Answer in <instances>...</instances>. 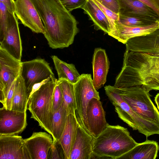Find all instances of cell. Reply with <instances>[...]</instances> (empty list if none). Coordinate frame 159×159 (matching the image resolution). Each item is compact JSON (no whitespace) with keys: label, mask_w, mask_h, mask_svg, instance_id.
<instances>
[{"label":"cell","mask_w":159,"mask_h":159,"mask_svg":"<svg viewBox=\"0 0 159 159\" xmlns=\"http://www.w3.org/2000/svg\"><path fill=\"white\" fill-rule=\"evenodd\" d=\"M105 93L114 106L119 117L133 130H137L147 137L159 134V127L138 116L122 98L118 89L110 85L104 87Z\"/></svg>","instance_id":"obj_5"},{"label":"cell","mask_w":159,"mask_h":159,"mask_svg":"<svg viewBox=\"0 0 159 159\" xmlns=\"http://www.w3.org/2000/svg\"><path fill=\"white\" fill-rule=\"evenodd\" d=\"M102 4L119 14L120 7L118 0H97Z\"/></svg>","instance_id":"obj_34"},{"label":"cell","mask_w":159,"mask_h":159,"mask_svg":"<svg viewBox=\"0 0 159 159\" xmlns=\"http://www.w3.org/2000/svg\"><path fill=\"white\" fill-rule=\"evenodd\" d=\"M28 98L26 88L20 75L16 80L11 110L21 112L26 111Z\"/></svg>","instance_id":"obj_25"},{"label":"cell","mask_w":159,"mask_h":159,"mask_svg":"<svg viewBox=\"0 0 159 159\" xmlns=\"http://www.w3.org/2000/svg\"><path fill=\"white\" fill-rule=\"evenodd\" d=\"M6 6L8 11L11 13H15V1L14 0H0Z\"/></svg>","instance_id":"obj_37"},{"label":"cell","mask_w":159,"mask_h":159,"mask_svg":"<svg viewBox=\"0 0 159 159\" xmlns=\"http://www.w3.org/2000/svg\"><path fill=\"white\" fill-rule=\"evenodd\" d=\"M48 159H67L62 147L58 140H54L48 152Z\"/></svg>","instance_id":"obj_31"},{"label":"cell","mask_w":159,"mask_h":159,"mask_svg":"<svg viewBox=\"0 0 159 159\" xmlns=\"http://www.w3.org/2000/svg\"><path fill=\"white\" fill-rule=\"evenodd\" d=\"M138 143L130 135L127 129L119 125L109 124L93 143V157L118 159Z\"/></svg>","instance_id":"obj_3"},{"label":"cell","mask_w":159,"mask_h":159,"mask_svg":"<svg viewBox=\"0 0 159 159\" xmlns=\"http://www.w3.org/2000/svg\"></svg>","instance_id":"obj_40"},{"label":"cell","mask_w":159,"mask_h":159,"mask_svg":"<svg viewBox=\"0 0 159 159\" xmlns=\"http://www.w3.org/2000/svg\"><path fill=\"white\" fill-rule=\"evenodd\" d=\"M93 139L79 122L69 159L93 158Z\"/></svg>","instance_id":"obj_16"},{"label":"cell","mask_w":159,"mask_h":159,"mask_svg":"<svg viewBox=\"0 0 159 159\" xmlns=\"http://www.w3.org/2000/svg\"><path fill=\"white\" fill-rule=\"evenodd\" d=\"M21 67V61L0 48V102L3 107L12 84L20 75Z\"/></svg>","instance_id":"obj_8"},{"label":"cell","mask_w":159,"mask_h":159,"mask_svg":"<svg viewBox=\"0 0 159 159\" xmlns=\"http://www.w3.org/2000/svg\"><path fill=\"white\" fill-rule=\"evenodd\" d=\"M105 14L109 21L111 31L109 35L113 33L115 30V23L116 21L119 20V15L110 10L102 4L97 0H92Z\"/></svg>","instance_id":"obj_30"},{"label":"cell","mask_w":159,"mask_h":159,"mask_svg":"<svg viewBox=\"0 0 159 159\" xmlns=\"http://www.w3.org/2000/svg\"><path fill=\"white\" fill-rule=\"evenodd\" d=\"M7 20V30L3 40L0 43V48L21 61L22 48L17 18L15 13L8 11Z\"/></svg>","instance_id":"obj_11"},{"label":"cell","mask_w":159,"mask_h":159,"mask_svg":"<svg viewBox=\"0 0 159 159\" xmlns=\"http://www.w3.org/2000/svg\"><path fill=\"white\" fill-rule=\"evenodd\" d=\"M64 7L69 11L84 7L87 0H60Z\"/></svg>","instance_id":"obj_33"},{"label":"cell","mask_w":159,"mask_h":159,"mask_svg":"<svg viewBox=\"0 0 159 159\" xmlns=\"http://www.w3.org/2000/svg\"><path fill=\"white\" fill-rule=\"evenodd\" d=\"M8 12L6 6L0 2V43L3 40L7 30Z\"/></svg>","instance_id":"obj_29"},{"label":"cell","mask_w":159,"mask_h":159,"mask_svg":"<svg viewBox=\"0 0 159 159\" xmlns=\"http://www.w3.org/2000/svg\"><path fill=\"white\" fill-rule=\"evenodd\" d=\"M119 14L138 17L151 20L159 21V17L149 6L138 0H118Z\"/></svg>","instance_id":"obj_20"},{"label":"cell","mask_w":159,"mask_h":159,"mask_svg":"<svg viewBox=\"0 0 159 159\" xmlns=\"http://www.w3.org/2000/svg\"><path fill=\"white\" fill-rule=\"evenodd\" d=\"M119 21L122 24L133 26L147 25L155 22L140 17L119 14Z\"/></svg>","instance_id":"obj_28"},{"label":"cell","mask_w":159,"mask_h":159,"mask_svg":"<svg viewBox=\"0 0 159 159\" xmlns=\"http://www.w3.org/2000/svg\"><path fill=\"white\" fill-rule=\"evenodd\" d=\"M137 85L148 92L159 90V53L125 50L123 66L114 86L122 89Z\"/></svg>","instance_id":"obj_2"},{"label":"cell","mask_w":159,"mask_h":159,"mask_svg":"<svg viewBox=\"0 0 159 159\" xmlns=\"http://www.w3.org/2000/svg\"><path fill=\"white\" fill-rule=\"evenodd\" d=\"M0 159H30L24 139L17 135H0Z\"/></svg>","instance_id":"obj_13"},{"label":"cell","mask_w":159,"mask_h":159,"mask_svg":"<svg viewBox=\"0 0 159 159\" xmlns=\"http://www.w3.org/2000/svg\"><path fill=\"white\" fill-rule=\"evenodd\" d=\"M63 101L62 90L57 81L54 89L52 97L53 113L59 108Z\"/></svg>","instance_id":"obj_32"},{"label":"cell","mask_w":159,"mask_h":159,"mask_svg":"<svg viewBox=\"0 0 159 159\" xmlns=\"http://www.w3.org/2000/svg\"><path fill=\"white\" fill-rule=\"evenodd\" d=\"M16 80L13 81L9 89L7 94L5 106L3 107L7 109L11 110Z\"/></svg>","instance_id":"obj_35"},{"label":"cell","mask_w":159,"mask_h":159,"mask_svg":"<svg viewBox=\"0 0 159 159\" xmlns=\"http://www.w3.org/2000/svg\"><path fill=\"white\" fill-rule=\"evenodd\" d=\"M92 64L93 83L95 89L97 91L106 82L109 68L110 62L105 49L101 48H95Z\"/></svg>","instance_id":"obj_18"},{"label":"cell","mask_w":159,"mask_h":159,"mask_svg":"<svg viewBox=\"0 0 159 159\" xmlns=\"http://www.w3.org/2000/svg\"><path fill=\"white\" fill-rule=\"evenodd\" d=\"M154 101L157 104L159 112V93H157L155 97Z\"/></svg>","instance_id":"obj_39"},{"label":"cell","mask_w":159,"mask_h":159,"mask_svg":"<svg viewBox=\"0 0 159 159\" xmlns=\"http://www.w3.org/2000/svg\"><path fill=\"white\" fill-rule=\"evenodd\" d=\"M82 9L93 21L96 29L108 34L110 33L111 26L107 17L93 1L87 0Z\"/></svg>","instance_id":"obj_22"},{"label":"cell","mask_w":159,"mask_h":159,"mask_svg":"<svg viewBox=\"0 0 159 159\" xmlns=\"http://www.w3.org/2000/svg\"><path fill=\"white\" fill-rule=\"evenodd\" d=\"M15 14L25 26L34 33L44 34V26L31 0H16Z\"/></svg>","instance_id":"obj_10"},{"label":"cell","mask_w":159,"mask_h":159,"mask_svg":"<svg viewBox=\"0 0 159 159\" xmlns=\"http://www.w3.org/2000/svg\"><path fill=\"white\" fill-rule=\"evenodd\" d=\"M79 124L76 115L69 114L63 132L58 140L62 147L67 159H69Z\"/></svg>","instance_id":"obj_23"},{"label":"cell","mask_w":159,"mask_h":159,"mask_svg":"<svg viewBox=\"0 0 159 159\" xmlns=\"http://www.w3.org/2000/svg\"><path fill=\"white\" fill-rule=\"evenodd\" d=\"M57 81L55 77H52L31 95L27 104V110L31 114V118L38 122L39 125L52 136V97Z\"/></svg>","instance_id":"obj_4"},{"label":"cell","mask_w":159,"mask_h":159,"mask_svg":"<svg viewBox=\"0 0 159 159\" xmlns=\"http://www.w3.org/2000/svg\"><path fill=\"white\" fill-rule=\"evenodd\" d=\"M74 87L76 105V114L78 116L77 119L85 130L90 134L87 124V108L92 98H96L100 99L99 93L94 87L90 74L81 75L77 81L74 84Z\"/></svg>","instance_id":"obj_7"},{"label":"cell","mask_w":159,"mask_h":159,"mask_svg":"<svg viewBox=\"0 0 159 159\" xmlns=\"http://www.w3.org/2000/svg\"><path fill=\"white\" fill-rule=\"evenodd\" d=\"M20 75L28 95L34 84L51 76L55 77L49 64L44 59L40 58L22 62Z\"/></svg>","instance_id":"obj_9"},{"label":"cell","mask_w":159,"mask_h":159,"mask_svg":"<svg viewBox=\"0 0 159 159\" xmlns=\"http://www.w3.org/2000/svg\"><path fill=\"white\" fill-rule=\"evenodd\" d=\"M57 72L58 80H66L74 84L77 81L80 75L72 63H67L60 59L57 56L51 57Z\"/></svg>","instance_id":"obj_24"},{"label":"cell","mask_w":159,"mask_h":159,"mask_svg":"<svg viewBox=\"0 0 159 159\" xmlns=\"http://www.w3.org/2000/svg\"><path fill=\"white\" fill-rule=\"evenodd\" d=\"M158 29L159 21L147 25L133 26L122 24L118 20L115 22L114 32L109 35L125 44L131 38L149 34Z\"/></svg>","instance_id":"obj_17"},{"label":"cell","mask_w":159,"mask_h":159,"mask_svg":"<svg viewBox=\"0 0 159 159\" xmlns=\"http://www.w3.org/2000/svg\"><path fill=\"white\" fill-rule=\"evenodd\" d=\"M125 44L126 50L128 51L159 53V29L149 34L131 38Z\"/></svg>","instance_id":"obj_19"},{"label":"cell","mask_w":159,"mask_h":159,"mask_svg":"<svg viewBox=\"0 0 159 159\" xmlns=\"http://www.w3.org/2000/svg\"><path fill=\"white\" fill-rule=\"evenodd\" d=\"M62 93L64 101L68 114L76 115V105L74 84L66 80H58Z\"/></svg>","instance_id":"obj_27"},{"label":"cell","mask_w":159,"mask_h":159,"mask_svg":"<svg viewBox=\"0 0 159 159\" xmlns=\"http://www.w3.org/2000/svg\"><path fill=\"white\" fill-rule=\"evenodd\" d=\"M116 88L123 100L136 114L159 127V112L150 98L149 92L140 85Z\"/></svg>","instance_id":"obj_6"},{"label":"cell","mask_w":159,"mask_h":159,"mask_svg":"<svg viewBox=\"0 0 159 159\" xmlns=\"http://www.w3.org/2000/svg\"><path fill=\"white\" fill-rule=\"evenodd\" d=\"M151 8L159 17V0H138Z\"/></svg>","instance_id":"obj_36"},{"label":"cell","mask_w":159,"mask_h":159,"mask_svg":"<svg viewBox=\"0 0 159 159\" xmlns=\"http://www.w3.org/2000/svg\"><path fill=\"white\" fill-rule=\"evenodd\" d=\"M100 99L92 98L87 108L86 115L89 130L93 138L97 137L107 126L105 112Z\"/></svg>","instance_id":"obj_15"},{"label":"cell","mask_w":159,"mask_h":159,"mask_svg":"<svg viewBox=\"0 0 159 159\" xmlns=\"http://www.w3.org/2000/svg\"><path fill=\"white\" fill-rule=\"evenodd\" d=\"M68 113L63 101L59 108L53 113L52 125V137L53 140H58L65 128Z\"/></svg>","instance_id":"obj_26"},{"label":"cell","mask_w":159,"mask_h":159,"mask_svg":"<svg viewBox=\"0 0 159 159\" xmlns=\"http://www.w3.org/2000/svg\"><path fill=\"white\" fill-rule=\"evenodd\" d=\"M44 26L43 34L52 49L67 48L79 32L75 17L60 0H31Z\"/></svg>","instance_id":"obj_1"},{"label":"cell","mask_w":159,"mask_h":159,"mask_svg":"<svg viewBox=\"0 0 159 159\" xmlns=\"http://www.w3.org/2000/svg\"><path fill=\"white\" fill-rule=\"evenodd\" d=\"M52 137L46 132H34L30 137L24 139L30 159H48L53 142Z\"/></svg>","instance_id":"obj_14"},{"label":"cell","mask_w":159,"mask_h":159,"mask_svg":"<svg viewBox=\"0 0 159 159\" xmlns=\"http://www.w3.org/2000/svg\"><path fill=\"white\" fill-rule=\"evenodd\" d=\"M159 150L156 141L147 139L138 144L118 159H155Z\"/></svg>","instance_id":"obj_21"},{"label":"cell","mask_w":159,"mask_h":159,"mask_svg":"<svg viewBox=\"0 0 159 159\" xmlns=\"http://www.w3.org/2000/svg\"><path fill=\"white\" fill-rule=\"evenodd\" d=\"M26 111H19L0 109V135H16L21 133L27 125Z\"/></svg>","instance_id":"obj_12"},{"label":"cell","mask_w":159,"mask_h":159,"mask_svg":"<svg viewBox=\"0 0 159 159\" xmlns=\"http://www.w3.org/2000/svg\"><path fill=\"white\" fill-rule=\"evenodd\" d=\"M52 77V76H51L50 77L43 80L41 82L36 83L34 84L33 86L31 89L29 94L28 99L31 96V95L34 92L38 90L43 85L48 82L50 80Z\"/></svg>","instance_id":"obj_38"}]
</instances>
